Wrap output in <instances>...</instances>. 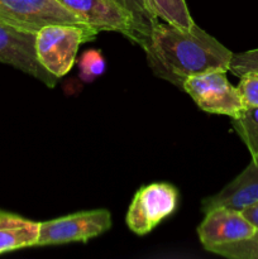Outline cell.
<instances>
[{"instance_id": "cell-1", "label": "cell", "mask_w": 258, "mask_h": 259, "mask_svg": "<svg viewBox=\"0 0 258 259\" xmlns=\"http://www.w3.org/2000/svg\"><path fill=\"white\" fill-rule=\"evenodd\" d=\"M151 70L176 88L189 77L209 71H229L233 52L197 24L187 30L157 23L146 51Z\"/></svg>"}, {"instance_id": "cell-2", "label": "cell", "mask_w": 258, "mask_h": 259, "mask_svg": "<svg viewBox=\"0 0 258 259\" xmlns=\"http://www.w3.org/2000/svg\"><path fill=\"white\" fill-rule=\"evenodd\" d=\"M98 30L88 24H50L35 33V53L40 65L55 77L68 73L78 47L95 39Z\"/></svg>"}, {"instance_id": "cell-3", "label": "cell", "mask_w": 258, "mask_h": 259, "mask_svg": "<svg viewBox=\"0 0 258 259\" xmlns=\"http://www.w3.org/2000/svg\"><path fill=\"white\" fill-rule=\"evenodd\" d=\"M111 228V214L105 209L83 210L57 219L39 223L35 247L85 243Z\"/></svg>"}, {"instance_id": "cell-4", "label": "cell", "mask_w": 258, "mask_h": 259, "mask_svg": "<svg viewBox=\"0 0 258 259\" xmlns=\"http://www.w3.org/2000/svg\"><path fill=\"white\" fill-rule=\"evenodd\" d=\"M177 205L179 191L174 185L157 182L141 187L126 211V227L137 235L148 234L174 214Z\"/></svg>"}, {"instance_id": "cell-5", "label": "cell", "mask_w": 258, "mask_h": 259, "mask_svg": "<svg viewBox=\"0 0 258 259\" xmlns=\"http://www.w3.org/2000/svg\"><path fill=\"white\" fill-rule=\"evenodd\" d=\"M187 94L201 110L235 118L245 108L239 91L228 81L225 71H209L191 76L184 82Z\"/></svg>"}, {"instance_id": "cell-6", "label": "cell", "mask_w": 258, "mask_h": 259, "mask_svg": "<svg viewBox=\"0 0 258 259\" xmlns=\"http://www.w3.org/2000/svg\"><path fill=\"white\" fill-rule=\"evenodd\" d=\"M0 20L33 33L50 24H85L58 0H0Z\"/></svg>"}, {"instance_id": "cell-7", "label": "cell", "mask_w": 258, "mask_h": 259, "mask_svg": "<svg viewBox=\"0 0 258 259\" xmlns=\"http://www.w3.org/2000/svg\"><path fill=\"white\" fill-rule=\"evenodd\" d=\"M0 63H5L37 78L48 88H55L60 78L51 75L38 61L35 33L0 20Z\"/></svg>"}, {"instance_id": "cell-8", "label": "cell", "mask_w": 258, "mask_h": 259, "mask_svg": "<svg viewBox=\"0 0 258 259\" xmlns=\"http://www.w3.org/2000/svg\"><path fill=\"white\" fill-rule=\"evenodd\" d=\"M98 32H119L136 43V30L131 15L115 0H58Z\"/></svg>"}, {"instance_id": "cell-9", "label": "cell", "mask_w": 258, "mask_h": 259, "mask_svg": "<svg viewBox=\"0 0 258 259\" xmlns=\"http://www.w3.org/2000/svg\"><path fill=\"white\" fill-rule=\"evenodd\" d=\"M255 232L242 211L219 206L205 212V219L197 228L200 243L205 249L214 245L245 239Z\"/></svg>"}, {"instance_id": "cell-10", "label": "cell", "mask_w": 258, "mask_h": 259, "mask_svg": "<svg viewBox=\"0 0 258 259\" xmlns=\"http://www.w3.org/2000/svg\"><path fill=\"white\" fill-rule=\"evenodd\" d=\"M255 202H258V161L252 159L222 191L202 200L201 210L205 214L214 207L225 206L242 211Z\"/></svg>"}, {"instance_id": "cell-11", "label": "cell", "mask_w": 258, "mask_h": 259, "mask_svg": "<svg viewBox=\"0 0 258 259\" xmlns=\"http://www.w3.org/2000/svg\"><path fill=\"white\" fill-rule=\"evenodd\" d=\"M39 223L0 210V254L35 247Z\"/></svg>"}, {"instance_id": "cell-12", "label": "cell", "mask_w": 258, "mask_h": 259, "mask_svg": "<svg viewBox=\"0 0 258 259\" xmlns=\"http://www.w3.org/2000/svg\"><path fill=\"white\" fill-rule=\"evenodd\" d=\"M133 20L136 30V43L144 51L149 47L154 27L158 23V18L149 8L147 0H115Z\"/></svg>"}, {"instance_id": "cell-13", "label": "cell", "mask_w": 258, "mask_h": 259, "mask_svg": "<svg viewBox=\"0 0 258 259\" xmlns=\"http://www.w3.org/2000/svg\"><path fill=\"white\" fill-rule=\"evenodd\" d=\"M149 8L158 19L180 29L187 30L194 24L186 0H147Z\"/></svg>"}, {"instance_id": "cell-14", "label": "cell", "mask_w": 258, "mask_h": 259, "mask_svg": "<svg viewBox=\"0 0 258 259\" xmlns=\"http://www.w3.org/2000/svg\"><path fill=\"white\" fill-rule=\"evenodd\" d=\"M232 124L253 161H258V108H244L239 115L232 118Z\"/></svg>"}, {"instance_id": "cell-15", "label": "cell", "mask_w": 258, "mask_h": 259, "mask_svg": "<svg viewBox=\"0 0 258 259\" xmlns=\"http://www.w3.org/2000/svg\"><path fill=\"white\" fill-rule=\"evenodd\" d=\"M207 252L232 259H258V229L250 237L233 243L214 245Z\"/></svg>"}, {"instance_id": "cell-16", "label": "cell", "mask_w": 258, "mask_h": 259, "mask_svg": "<svg viewBox=\"0 0 258 259\" xmlns=\"http://www.w3.org/2000/svg\"><path fill=\"white\" fill-rule=\"evenodd\" d=\"M78 68H80V77L85 82H91L104 73L105 60L100 51L89 50L80 57Z\"/></svg>"}, {"instance_id": "cell-17", "label": "cell", "mask_w": 258, "mask_h": 259, "mask_svg": "<svg viewBox=\"0 0 258 259\" xmlns=\"http://www.w3.org/2000/svg\"><path fill=\"white\" fill-rule=\"evenodd\" d=\"M229 71L238 77L248 72L258 73V48L245 52L233 53L229 63Z\"/></svg>"}, {"instance_id": "cell-18", "label": "cell", "mask_w": 258, "mask_h": 259, "mask_svg": "<svg viewBox=\"0 0 258 259\" xmlns=\"http://www.w3.org/2000/svg\"><path fill=\"white\" fill-rule=\"evenodd\" d=\"M237 89L245 108H258V73L248 72L240 76Z\"/></svg>"}, {"instance_id": "cell-19", "label": "cell", "mask_w": 258, "mask_h": 259, "mask_svg": "<svg viewBox=\"0 0 258 259\" xmlns=\"http://www.w3.org/2000/svg\"><path fill=\"white\" fill-rule=\"evenodd\" d=\"M242 214L244 215L245 219H247L255 229H258V202H255V204L250 205V206L242 210Z\"/></svg>"}]
</instances>
